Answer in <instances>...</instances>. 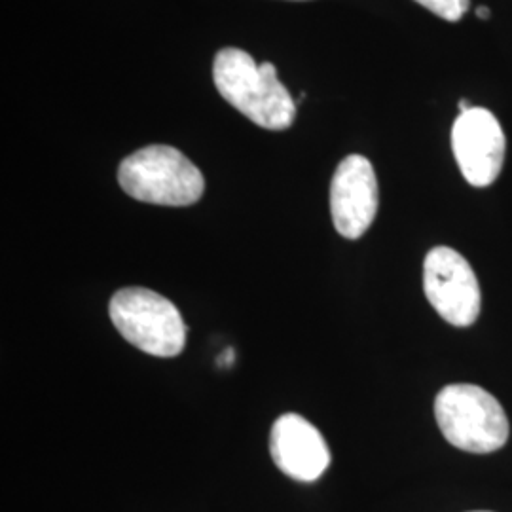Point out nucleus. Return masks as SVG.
I'll return each instance as SVG.
<instances>
[{
	"label": "nucleus",
	"instance_id": "1",
	"mask_svg": "<svg viewBox=\"0 0 512 512\" xmlns=\"http://www.w3.org/2000/svg\"><path fill=\"white\" fill-rule=\"evenodd\" d=\"M213 78L220 95L256 126L272 131L291 128L296 103L277 78L274 63H256L247 52L224 48L215 57Z\"/></svg>",
	"mask_w": 512,
	"mask_h": 512
},
{
	"label": "nucleus",
	"instance_id": "2",
	"mask_svg": "<svg viewBox=\"0 0 512 512\" xmlns=\"http://www.w3.org/2000/svg\"><path fill=\"white\" fill-rule=\"evenodd\" d=\"M122 190L137 202L184 207L198 202L205 190L202 171L181 150L165 145L141 148L118 169Z\"/></svg>",
	"mask_w": 512,
	"mask_h": 512
},
{
	"label": "nucleus",
	"instance_id": "3",
	"mask_svg": "<svg viewBox=\"0 0 512 512\" xmlns=\"http://www.w3.org/2000/svg\"><path fill=\"white\" fill-rule=\"evenodd\" d=\"M435 416L444 439L471 454H490L509 440L511 427L503 406L478 385L444 387L435 399Z\"/></svg>",
	"mask_w": 512,
	"mask_h": 512
},
{
	"label": "nucleus",
	"instance_id": "4",
	"mask_svg": "<svg viewBox=\"0 0 512 512\" xmlns=\"http://www.w3.org/2000/svg\"><path fill=\"white\" fill-rule=\"evenodd\" d=\"M110 321L131 346L154 357H175L186 344L183 315L173 302L143 287L120 289L110 298Z\"/></svg>",
	"mask_w": 512,
	"mask_h": 512
},
{
	"label": "nucleus",
	"instance_id": "5",
	"mask_svg": "<svg viewBox=\"0 0 512 512\" xmlns=\"http://www.w3.org/2000/svg\"><path fill=\"white\" fill-rule=\"evenodd\" d=\"M423 291L440 317L454 327H471L482 294L471 264L450 247L431 249L423 262Z\"/></svg>",
	"mask_w": 512,
	"mask_h": 512
},
{
	"label": "nucleus",
	"instance_id": "6",
	"mask_svg": "<svg viewBox=\"0 0 512 512\" xmlns=\"http://www.w3.org/2000/svg\"><path fill=\"white\" fill-rule=\"evenodd\" d=\"M452 148L465 181L478 188L490 186L505 162V133L494 114L473 107L459 114L452 128Z\"/></svg>",
	"mask_w": 512,
	"mask_h": 512
},
{
	"label": "nucleus",
	"instance_id": "7",
	"mask_svg": "<svg viewBox=\"0 0 512 512\" xmlns=\"http://www.w3.org/2000/svg\"><path fill=\"white\" fill-rule=\"evenodd\" d=\"M378 213V181L365 156L342 160L330 183V215L334 228L346 239H359Z\"/></svg>",
	"mask_w": 512,
	"mask_h": 512
},
{
	"label": "nucleus",
	"instance_id": "8",
	"mask_svg": "<svg viewBox=\"0 0 512 512\" xmlns=\"http://www.w3.org/2000/svg\"><path fill=\"white\" fill-rule=\"evenodd\" d=\"M270 452L277 469L298 482H315L329 469L327 440L298 414H283L275 420Z\"/></svg>",
	"mask_w": 512,
	"mask_h": 512
},
{
	"label": "nucleus",
	"instance_id": "9",
	"mask_svg": "<svg viewBox=\"0 0 512 512\" xmlns=\"http://www.w3.org/2000/svg\"><path fill=\"white\" fill-rule=\"evenodd\" d=\"M416 2L446 21H459L469 10V0H416Z\"/></svg>",
	"mask_w": 512,
	"mask_h": 512
},
{
	"label": "nucleus",
	"instance_id": "10",
	"mask_svg": "<svg viewBox=\"0 0 512 512\" xmlns=\"http://www.w3.org/2000/svg\"><path fill=\"white\" fill-rule=\"evenodd\" d=\"M476 16L480 19H490V8H486V6L478 8V10H476Z\"/></svg>",
	"mask_w": 512,
	"mask_h": 512
},
{
	"label": "nucleus",
	"instance_id": "11",
	"mask_svg": "<svg viewBox=\"0 0 512 512\" xmlns=\"http://www.w3.org/2000/svg\"><path fill=\"white\" fill-rule=\"evenodd\" d=\"M471 109H473V107H471V103H469L467 99H461V101H459V110H461V112H467V110Z\"/></svg>",
	"mask_w": 512,
	"mask_h": 512
},
{
	"label": "nucleus",
	"instance_id": "12",
	"mask_svg": "<svg viewBox=\"0 0 512 512\" xmlns=\"http://www.w3.org/2000/svg\"><path fill=\"white\" fill-rule=\"evenodd\" d=\"M476 512H486V511H476Z\"/></svg>",
	"mask_w": 512,
	"mask_h": 512
}]
</instances>
